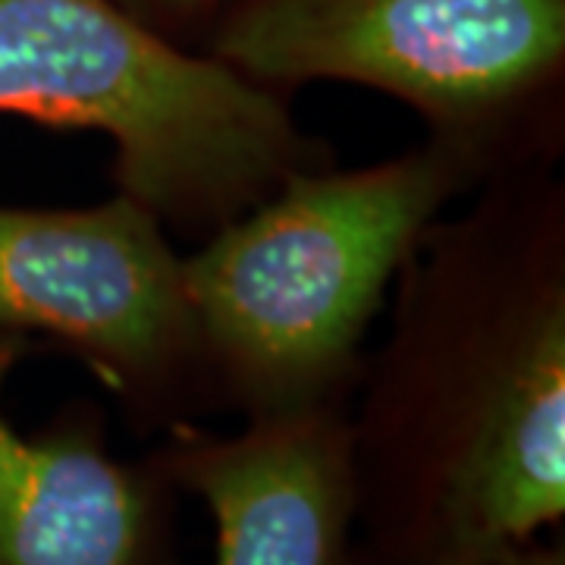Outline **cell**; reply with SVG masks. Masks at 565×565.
I'll use <instances>...</instances> for the list:
<instances>
[{"label":"cell","instance_id":"obj_1","mask_svg":"<svg viewBox=\"0 0 565 565\" xmlns=\"http://www.w3.org/2000/svg\"><path fill=\"white\" fill-rule=\"evenodd\" d=\"M396 277L349 405L355 553L430 559L565 522V180L475 185Z\"/></svg>","mask_w":565,"mask_h":565},{"label":"cell","instance_id":"obj_2","mask_svg":"<svg viewBox=\"0 0 565 565\" xmlns=\"http://www.w3.org/2000/svg\"><path fill=\"white\" fill-rule=\"evenodd\" d=\"M475 185L462 154L424 139L352 170H299L202 239L182 282L223 412L349 408L390 286Z\"/></svg>","mask_w":565,"mask_h":565},{"label":"cell","instance_id":"obj_3","mask_svg":"<svg viewBox=\"0 0 565 565\" xmlns=\"http://www.w3.org/2000/svg\"><path fill=\"white\" fill-rule=\"evenodd\" d=\"M0 114L104 136L117 192L202 239L333 163L286 95L161 39L120 0H0Z\"/></svg>","mask_w":565,"mask_h":565},{"label":"cell","instance_id":"obj_4","mask_svg":"<svg viewBox=\"0 0 565 565\" xmlns=\"http://www.w3.org/2000/svg\"><path fill=\"white\" fill-rule=\"evenodd\" d=\"M202 54L286 98L384 92L481 182L565 154V0H223Z\"/></svg>","mask_w":565,"mask_h":565},{"label":"cell","instance_id":"obj_5","mask_svg":"<svg viewBox=\"0 0 565 565\" xmlns=\"http://www.w3.org/2000/svg\"><path fill=\"white\" fill-rule=\"evenodd\" d=\"M0 330L63 345L139 437L223 412L170 230L122 192L0 207Z\"/></svg>","mask_w":565,"mask_h":565},{"label":"cell","instance_id":"obj_6","mask_svg":"<svg viewBox=\"0 0 565 565\" xmlns=\"http://www.w3.org/2000/svg\"><path fill=\"white\" fill-rule=\"evenodd\" d=\"M29 349L0 330V565H185L180 490L148 452L114 456L107 412L73 399L39 434L3 412V386Z\"/></svg>","mask_w":565,"mask_h":565},{"label":"cell","instance_id":"obj_7","mask_svg":"<svg viewBox=\"0 0 565 565\" xmlns=\"http://www.w3.org/2000/svg\"><path fill=\"white\" fill-rule=\"evenodd\" d=\"M214 522V565H355L349 408L245 418L236 434L180 424L151 449Z\"/></svg>","mask_w":565,"mask_h":565},{"label":"cell","instance_id":"obj_8","mask_svg":"<svg viewBox=\"0 0 565 565\" xmlns=\"http://www.w3.org/2000/svg\"><path fill=\"white\" fill-rule=\"evenodd\" d=\"M355 565H565V534L553 531L519 541V544H503L493 550H478V553H462V556H430V559H367L355 553Z\"/></svg>","mask_w":565,"mask_h":565},{"label":"cell","instance_id":"obj_9","mask_svg":"<svg viewBox=\"0 0 565 565\" xmlns=\"http://www.w3.org/2000/svg\"><path fill=\"white\" fill-rule=\"evenodd\" d=\"M141 7L136 10L139 22H145V13L151 10L154 17L163 20H192V17H202V13H214L221 10L223 0H139Z\"/></svg>","mask_w":565,"mask_h":565}]
</instances>
